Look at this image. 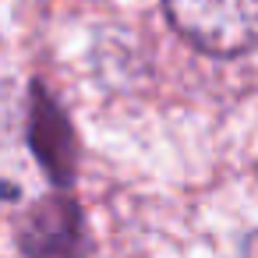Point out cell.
I'll use <instances>...</instances> for the list:
<instances>
[{"label": "cell", "mask_w": 258, "mask_h": 258, "mask_svg": "<svg viewBox=\"0 0 258 258\" xmlns=\"http://www.w3.org/2000/svg\"><path fill=\"white\" fill-rule=\"evenodd\" d=\"M173 29L212 57H237L254 46L258 0H163Z\"/></svg>", "instance_id": "obj_1"}, {"label": "cell", "mask_w": 258, "mask_h": 258, "mask_svg": "<svg viewBox=\"0 0 258 258\" xmlns=\"http://www.w3.org/2000/svg\"><path fill=\"white\" fill-rule=\"evenodd\" d=\"M82 244V219L68 198H50L43 209L32 212L29 230L22 233V247L36 254H60Z\"/></svg>", "instance_id": "obj_3"}, {"label": "cell", "mask_w": 258, "mask_h": 258, "mask_svg": "<svg viewBox=\"0 0 258 258\" xmlns=\"http://www.w3.org/2000/svg\"><path fill=\"white\" fill-rule=\"evenodd\" d=\"M29 142L39 156V163L50 170L53 180H71L75 170V135L64 120V110L36 85L32 89V120H29Z\"/></svg>", "instance_id": "obj_2"}]
</instances>
